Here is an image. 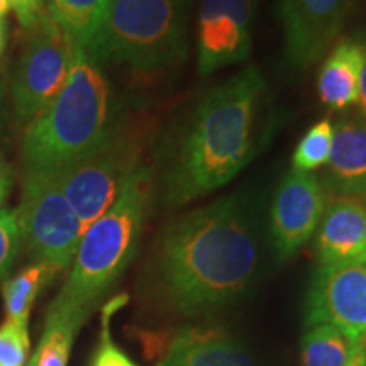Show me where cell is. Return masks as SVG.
Segmentation results:
<instances>
[{
    "label": "cell",
    "instance_id": "16",
    "mask_svg": "<svg viewBox=\"0 0 366 366\" xmlns=\"http://www.w3.org/2000/svg\"><path fill=\"white\" fill-rule=\"evenodd\" d=\"M363 41L337 39L319 70V99L329 111H345L358 104Z\"/></svg>",
    "mask_w": 366,
    "mask_h": 366
},
{
    "label": "cell",
    "instance_id": "32",
    "mask_svg": "<svg viewBox=\"0 0 366 366\" xmlns=\"http://www.w3.org/2000/svg\"><path fill=\"white\" fill-rule=\"evenodd\" d=\"M2 89H0V122H2Z\"/></svg>",
    "mask_w": 366,
    "mask_h": 366
},
{
    "label": "cell",
    "instance_id": "6",
    "mask_svg": "<svg viewBox=\"0 0 366 366\" xmlns=\"http://www.w3.org/2000/svg\"><path fill=\"white\" fill-rule=\"evenodd\" d=\"M21 242L34 263L58 272L70 267L85 231L54 172H24L16 210Z\"/></svg>",
    "mask_w": 366,
    "mask_h": 366
},
{
    "label": "cell",
    "instance_id": "15",
    "mask_svg": "<svg viewBox=\"0 0 366 366\" xmlns=\"http://www.w3.org/2000/svg\"><path fill=\"white\" fill-rule=\"evenodd\" d=\"M157 366H254L242 342L224 327L178 329Z\"/></svg>",
    "mask_w": 366,
    "mask_h": 366
},
{
    "label": "cell",
    "instance_id": "2",
    "mask_svg": "<svg viewBox=\"0 0 366 366\" xmlns=\"http://www.w3.org/2000/svg\"><path fill=\"white\" fill-rule=\"evenodd\" d=\"M258 262L244 205L224 197L168 227L159 248V283L177 312L199 315L237 299L253 282Z\"/></svg>",
    "mask_w": 366,
    "mask_h": 366
},
{
    "label": "cell",
    "instance_id": "27",
    "mask_svg": "<svg viewBox=\"0 0 366 366\" xmlns=\"http://www.w3.org/2000/svg\"><path fill=\"white\" fill-rule=\"evenodd\" d=\"M12 173L7 167L0 168V210H2V205L6 204L9 194L12 190Z\"/></svg>",
    "mask_w": 366,
    "mask_h": 366
},
{
    "label": "cell",
    "instance_id": "18",
    "mask_svg": "<svg viewBox=\"0 0 366 366\" xmlns=\"http://www.w3.org/2000/svg\"><path fill=\"white\" fill-rule=\"evenodd\" d=\"M56 273H59L58 269L48 267V264L34 263L4 283L2 295L7 312L6 320L19 327H27L36 297L46 283L56 277Z\"/></svg>",
    "mask_w": 366,
    "mask_h": 366
},
{
    "label": "cell",
    "instance_id": "12",
    "mask_svg": "<svg viewBox=\"0 0 366 366\" xmlns=\"http://www.w3.org/2000/svg\"><path fill=\"white\" fill-rule=\"evenodd\" d=\"M253 39V0H200L197 66L202 75L248 59Z\"/></svg>",
    "mask_w": 366,
    "mask_h": 366
},
{
    "label": "cell",
    "instance_id": "13",
    "mask_svg": "<svg viewBox=\"0 0 366 366\" xmlns=\"http://www.w3.org/2000/svg\"><path fill=\"white\" fill-rule=\"evenodd\" d=\"M317 264H366V204L331 197L315 231Z\"/></svg>",
    "mask_w": 366,
    "mask_h": 366
},
{
    "label": "cell",
    "instance_id": "34",
    "mask_svg": "<svg viewBox=\"0 0 366 366\" xmlns=\"http://www.w3.org/2000/svg\"><path fill=\"white\" fill-rule=\"evenodd\" d=\"M363 202H365V204H366V199H363Z\"/></svg>",
    "mask_w": 366,
    "mask_h": 366
},
{
    "label": "cell",
    "instance_id": "28",
    "mask_svg": "<svg viewBox=\"0 0 366 366\" xmlns=\"http://www.w3.org/2000/svg\"><path fill=\"white\" fill-rule=\"evenodd\" d=\"M358 105L361 109V114L366 116V41H363V65H361V73H360Z\"/></svg>",
    "mask_w": 366,
    "mask_h": 366
},
{
    "label": "cell",
    "instance_id": "9",
    "mask_svg": "<svg viewBox=\"0 0 366 366\" xmlns=\"http://www.w3.org/2000/svg\"><path fill=\"white\" fill-rule=\"evenodd\" d=\"M356 0H278L287 65L309 70L336 44Z\"/></svg>",
    "mask_w": 366,
    "mask_h": 366
},
{
    "label": "cell",
    "instance_id": "35",
    "mask_svg": "<svg viewBox=\"0 0 366 366\" xmlns=\"http://www.w3.org/2000/svg\"><path fill=\"white\" fill-rule=\"evenodd\" d=\"M365 199H366V197H365Z\"/></svg>",
    "mask_w": 366,
    "mask_h": 366
},
{
    "label": "cell",
    "instance_id": "23",
    "mask_svg": "<svg viewBox=\"0 0 366 366\" xmlns=\"http://www.w3.org/2000/svg\"><path fill=\"white\" fill-rule=\"evenodd\" d=\"M29 353V331L16 324L0 326V366H26Z\"/></svg>",
    "mask_w": 366,
    "mask_h": 366
},
{
    "label": "cell",
    "instance_id": "4",
    "mask_svg": "<svg viewBox=\"0 0 366 366\" xmlns=\"http://www.w3.org/2000/svg\"><path fill=\"white\" fill-rule=\"evenodd\" d=\"M154 187L153 172L141 164L116 202L85 231L65 287L49 307L89 319L134 258Z\"/></svg>",
    "mask_w": 366,
    "mask_h": 366
},
{
    "label": "cell",
    "instance_id": "10",
    "mask_svg": "<svg viewBox=\"0 0 366 366\" xmlns=\"http://www.w3.org/2000/svg\"><path fill=\"white\" fill-rule=\"evenodd\" d=\"M332 326L353 341L366 334V264H317L305 304V327Z\"/></svg>",
    "mask_w": 366,
    "mask_h": 366
},
{
    "label": "cell",
    "instance_id": "33",
    "mask_svg": "<svg viewBox=\"0 0 366 366\" xmlns=\"http://www.w3.org/2000/svg\"><path fill=\"white\" fill-rule=\"evenodd\" d=\"M2 167H6V164H4V162H2V158H0V168Z\"/></svg>",
    "mask_w": 366,
    "mask_h": 366
},
{
    "label": "cell",
    "instance_id": "5",
    "mask_svg": "<svg viewBox=\"0 0 366 366\" xmlns=\"http://www.w3.org/2000/svg\"><path fill=\"white\" fill-rule=\"evenodd\" d=\"M187 53L185 0H112L86 54L137 71L162 70Z\"/></svg>",
    "mask_w": 366,
    "mask_h": 366
},
{
    "label": "cell",
    "instance_id": "17",
    "mask_svg": "<svg viewBox=\"0 0 366 366\" xmlns=\"http://www.w3.org/2000/svg\"><path fill=\"white\" fill-rule=\"evenodd\" d=\"M112 0H49V17L56 22L71 46L89 51L97 38Z\"/></svg>",
    "mask_w": 366,
    "mask_h": 366
},
{
    "label": "cell",
    "instance_id": "1",
    "mask_svg": "<svg viewBox=\"0 0 366 366\" xmlns=\"http://www.w3.org/2000/svg\"><path fill=\"white\" fill-rule=\"evenodd\" d=\"M267 81L256 66L209 90L173 137L162 173L164 204L180 207L221 189L262 141Z\"/></svg>",
    "mask_w": 366,
    "mask_h": 366
},
{
    "label": "cell",
    "instance_id": "14",
    "mask_svg": "<svg viewBox=\"0 0 366 366\" xmlns=\"http://www.w3.org/2000/svg\"><path fill=\"white\" fill-rule=\"evenodd\" d=\"M331 197H366V116H350L334 124L331 157L319 175Z\"/></svg>",
    "mask_w": 366,
    "mask_h": 366
},
{
    "label": "cell",
    "instance_id": "22",
    "mask_svg": "<svg viewBox=\"0 0 366 366\" xmlns=\"http://www.w3.org/2000/svg\"><path fill=\"white\" fill-rule=\"evenodd\" d=\"M126 299L119 297V299L112 300L111 304L105 305L104 315H102V332H100V345L95 351L94 360H92V366H139L132 361L129 356H127L121 347L114 345L111 340V332H109V320H111V315L114 310H116L119 305L124 304Z\"/></svg>",
    "mask_w": 366,
    "mask_h": 366
},
{
    "label": "cell",
    "instance_id": "26",
    "mask_svg": "<svg viewBox=\"0 0 366 366\" xmlns=\"http://www.w3.org/2000/svg\"><path fill=\"white\" fill-rule=\"evenodd\" d=\"M346 366H366V334L356 341L353 353H351Z\"/></svg>",
    "mask_w": 366,
    "mask_h": 366
},
{
    "label": "cell",
    "instance_id": "24",
    "mask_svg": "<svg viewBox=\"0 0 366 366\" xmlns=\"http://www.w3.org/2000/svg\"><path fill=\"white\" fill-rule=\"evenodd\" d=\"M21 248V234L16 212L9 209L0 210V278L11 269Z\"/></svg>",
    "mask_w": 366,
    "mask_h": 366
},
{
    "label": "cell",
    "instance_id": "31",
    "mask_svg": "<svg viewBox=\"0 0 366 366\" xmlns=\"http://www.w3.org/2000/svg\"><path fill=\"white\" fill-rule=\"evenodd\" d=\"M26 366H38V365H36V356L33 355V356H31V360L29 361H27V363H26Z\"/></svg>",
    "mask_w": 366,
    "mask_h": 366
},
{
    "label": "cell",
    "instance_id": "7",
    "mask_svg": "<svg viewBox=\"0 0 366 366\" xmlns=\"http://www.w3.org/2000/svg\"><path fill=\"white\" fill-rule=\"evenodd\" d=\"M139 167V146L112 131L94 151L56 172L59 187L84 231L107 212Z\"/></svg>",
    "mask_w": 366,
    "mask_h": 366
},
{
    "label": "cell",
    "instance_id": "20",
    "mask_svg": "<svg viewBox=\"0 0 366 366\" xmlns=\"http://www.w3.org/2000/svg\"><path fill=\"white\" fill-rule=\"evenodd\" d=\"M356 341L332 326L309 327L302 337V366H346Z\"/></svg>",
    "mask_w": 366,
    "mask_h": 366
},
{
    "label": "cell",
    "instance_id": "8",
    "mask_svg": "<svg viewBox=\"0 0 366 366\" xmlns=\"http://www.w3.org/2000/svg\"><path fill=\"white\" fill-rule=\"evenodd\" d=\"M16 73H14V109L21 121H31L65 85L75 48L48 11L29 27Z\"/></svg>",
    "mask_w": 366,
    "mask_h": 366
},
{
    "label": "cell",
    "instance_id": "3",
    "mask_svg": "<svg viewBox=\"0 0 366 366\" xmlns=\"http://www.w3.org/2000/svg\"><path fill=\"white\" fill-rule=\"evenodd\" d=\"M111 85L89 54L75 49L65 85L31 119L22 137L24 172H59L112 134Z\"/></svg>",
    "mask_w": 366,
    "mask_h": 366
},
{
    "label": "cell",
    "instance_id": "30",
    "mask_svg": "<svg viewBox=\"0 0 366 366\" xmlns=\"http://www.w3.org/2000/svg\"><path fill=\"white\" fill-rule=\"evenodd\" d=\"M11 2L9 0H0V19H6V16L11 11Z\"/></svg>",
    "mask_w": 366,
    "mask_h": 366
},
{
    "label": "cell",
    "instance_id": "25",
    "mask_svg": "<svg viewBox=\"0 0 366 366\" xmlns=\"http://www.w3.org/2000/svg\"><path fill=\"white\" fill-rule=\"evenodd\" d=\"M16 12L17 21L24 29H29L48 9L49 0H9Z\"/></svg>",
    "mask_w": 366,
    "mask_h": 366
},
{
    "label": "cell",
    "instance_id": "19",
    "mask_svg": "<svg viewBox=\"0 0 366 366\" xmlns=\"http://www.w3.org/2000/svg\"><path fill=\"white\" fill-rule=\"evenodd\" d=\"M84 320L54 307L48 309L41 342L36 351L38 366H66L71 345Z\"/></svg>",
    "mask_w": 366,
    "mask_h": 366
},
{
    "label": "cell",
    "instance_id": "29",
    "mask_svg": "<svg viewBox=\"0 0 366 366\" xmlns=\"http://www.w3.org/2000/svg\"><path fill=\"white\" fill-rule=\"evenodd\" d=\"M7 22L6 19H0V56H2L4 51H6V46H7Z\"/></svg>",
    "mask_w": 366,
    "mask_h": 366
},
{
    "label": "cell",
    "instance_id": "11",
    "mask_svg": "<svg viewBox=\"0 0 366 366\" xmlns=\"http://www.w3.org/2000/svg\"><path fill=\"white\" fill-rule=\"evenodd\" d=\"M327 200L319 173L292 168L283 177L269 212V231L278 259L287 262L312 239Z\"/></svg>",
    "mask_w": 366,
    "mask_h": 366
},
{
    "label": "cell",
    "instance_id": "21",
    "mask_svg": "<svg viewBox=\"0 0 366 366\" xmlns=\"http://www.w3.org/2000/svg\"><path fill=\"white\" fill-rule=\"evenodd\" d=\"M334 124L329 119L315 122L299 141L292 158V168L299 172L317 173L331 157Z\"/></svg>",
    "mask_w": 366,
    "mask_h": 366
}]
</instances>
